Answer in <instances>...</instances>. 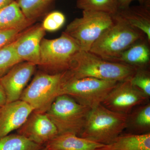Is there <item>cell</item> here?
I'll list each match as a JSON object with an SVG mask.
<instances>
[{
  "label": "cell",
  "instance_id": "obj_31",
  "mask_svg": "<svg viewBox=\"0 0 150 150\" xmlns=\"http://www.w3.org/2000/svg\"><path fill=\"white\" fill-rule=\"evenodd\" d=\"M46 150V149H45V148H43V150Z\"/></svg>",
  "mask_w": 150,
  "mask_h": 150
},
{
  "label": "cell",
  "instance_id": "obj_24",
  "mask_svg": "<svg viewBox=\"0 0 150 150\" xmlns=\"http://www.w3.org/2000/svg\"><path fill=\"white\" fill-rule=\"evenodd\" d=\"M131 83L148 97L150 96V76L144 68L138 69L130 79Z\"/></svg>",
  "mask_w": 150,
  "mask_h": 150
},
{
  "label": "cell",
  "instance_id": "obj_22",
  "mask_svg": "<svg viewBox=\"0 0 150 150\" xmlns=\"http://www.w3.org/2000/svg\"><path fill=\"white\" fill-rule=\"evenodd\" d=\"M14 41L0 48V78L15 65L23 62L16 54Z\"/></svg>",
  "mask_w": 150,
  "mask_h": 150
},
{
  "label": "cell",
  "instance_id": "obj_6",
  "mask_svg": "<svg viewBox=\"0 0 150 150\" xmlns=\"http://www.w3.org/2000/svg\"><path fill=\"white\" fill-rule=\"evenodd\" d=\"M114 22L113 16L109 14L83 11L82 16L70 23L64 32L75 40L81 51H89L93 43Z\"/></svg>",
  "mask_w": 150,
  "mask_h": 150
},
{
  "label": "cell",
  "instance_id": "obj_7",
  "mask_svg": "<svg viewBox=\"0 0 150 150\" xmlns=\"http://www.w3.org/2000/svg\"><path fill=\"white\" fill-rule=\"evenodd\" d=\"M81 51L75 40L63 33L58 38H43L40 43L39 66L52 74H59L70 69L75 56Z\"/></svg>",
  "mask_w": 150,
  "mask_h": 150
},
{
  "label": "cell",
  "instance_id": "obj_9",
  "mask_svg": "<svg viewBox=\"0 0 150 150\" xmlns=\"http://www.w3.org/2000/svg\"><path fill=\"white\" fill-rule=\"evenodd\" d=\"M148 98L129 79L118 82L101 104L111 111L129 115L134 107L144 103Z\"/></svg>",
  "mask_w": 150,
  "mask_h": 150
},
{
  "label": "cell",
  "instance_id": "obj_30",
  "mask_svg": "<svg viewBox=\"0 0 150 150\" xmlns=\"http://www.w3.org/2000/svg\"><path fill=\"white\" fill-rule=\"evenodd\" d=\"M2 106H0V110H1V108Z\"/></svg>",
  "mask_w": 150,
  "mask_h": 150
},
{
  "label": "cell",
  "instance_id": "obj_25",
  "mask_svg": "<svg viewBox=\"0 0 150 150\" xmlns=\"http://www.w3.org/2000/svg\"><path fill=\"white\" fill-rule=\"evenodd\" d=\"M65 21V16L62 13L54 11L46 17L41 25L45 30L55 31L62 27Z\"/></svg>",
  "mask_w": 150,
  "mask_h": 150
},
{
  "label": "cell",
  "instance_id": "obj_12",
  "mask_svg": "<svg viewBox=\"0 0 150 150\" xmlns=\"http://www.w3.org/2000/svg\"><path fill=\"white\" fill-rule=\"evenodd\" d=\"M45 34L42 25H37L20 33L14 41L17 54L23 62L39 66L40 63V46Z\"/></svg>",
  "mask_w": 150,
  "mask_h": 150
},
{
  "label": "cell",
  "instance_id": "obj_29",
  "mask_svg": "<svg viewBox=\"0 0 150 150\" xmlns=\"http://www.w3.org/2000/svg\"><path fill=\"white\" fill-rule=\"evenodd\" d=\"M13 1H14V0H0V9L8 5Z\"/></svg>",
  "mask_w": 150,
  "mask_h": 150
},
{
  "label": "cell",
  "instance_id": "obj_5",
  "mask_svg": "<svg viewBox=\"0 0 150 150\" xmlns=\"http://www.w3.org/2000/svg\"><path fill=\"white\" fill-rule=\"evenodd\" d=\"M118 82L93 78L76 79L68 76L65 71L60 93L69 96L79 103L92 109L101 104Z\"/></svg>",
  "mask_w": 150,
  "mask_h": 150
},
{
  "label": "cell",
  "instance_id": "obj_10",
  "mask_svg": "<svg viewBox=\"0 0 150 150\" xmlns=\"http://www.w3.org/2000/svg\"><path fill=\"white\" fill-rule=\"evenodd\" d=\"M36 66L29 62H22L0 78V83L5 93L6 103L20 100Z\"/></svg>",
  "mask_w": 150,
  "mask_h": 150
},
{
  "label": "cell",
  "instance_id": "obj_4",
  "mask_svg": "<svg viewBox=\"0 0 150 150\" xmlns=\"http://www.w3.org/2000/svg\"><path fill=\"white\" fill-rule=\"evenodd\" d=\"M91 109L63 94L56 97L46 114L56 126L58 135L72 134L79 137Z\"/></svg>",
  "mask_w": 150,
  "mask_h": 150
},
{
  "label": "cell",
  "instance_id": "obj_16",
  "mask_svg": "<svg viewBox=\"0 0 150 150\" xmlns=\"http://www.w3.org/2000/svg\"><path fill=\"white\" fill-rule=\"evenodd\" d=\"M116 14L131 26L143 32L150 43V13L149 5L129 6L119 9Z\"/></svg>",
  "mask_w": 150,
  "mask_h": 150
},
{
  "label": "cell",
  "instance_id": "obj_2",
  "mask_svg": "<svg viewBox=\"0 0 150 150\" xmlns=\"http://www.w3.org/2000/svg\"><path fill=\"white\" fill-rule=\"evenodd\" d=\"M112 16L113 24L93 43L89 52L112 62L123 51L146 36L116 14Z\"/></svg>",
  "mask_w": 150,
  "mask_h": 150
},
{
  "label": "cell",
  "instance_id": "obj_26",
  "mask_svg": "<svg viewBox=\"0 0 150 150\" xmlns=\"http://www.w3.org/2000/svg\"><path fill=\"white\" fill-rule=\"evenodd\" d=\"M21 31L18 29L0 30V48L13 41Z\"/></svg>",
  "mask_w": 150,
  "mask_h": 150
},
{
  "label": "cell",
  "instance_id": "obj_18",
  "mask_svg": "<svg viewBox=\"0 0 150 150\" xmlns=\"http://www.w3.org/2000/svg\"><path fill=\"white\" fill-rule=\"evenodd\" d=\"M31 23L26 18L16 1L0 9V30H22Z\"/></svg>",
  "mask_w": 150,
  "mask_h": 150
},
{
  "label": "cell",
  "instance_id": "obj_3",
  "mask_svg": "<svg viewBox=\"0 0 150 150\" xmlns=\"http://www.w3.org/2000/svg\"><path fill=\"white\" fill-rule=\"evenodd\" d=\"M128 115L111 111L100 104L91 109L79 137L100 144H111L127 127Z\"/></svg>",
  "mask_w": 150,
  "mask_h": 150
},
{
  "label": "cell",
  "instance_id": "obj_15",
  "mask_svg": "<svg viewBox=\"0 0 150 150\" xmlns=\"http://www.w3.org/2000/svg\"><path fill=\"white\" fill-rule=\"evenodd\" d=\"M149 43L145 38L138 41L123 51L112 62L125 64L137 69L144 68L150 61Z\"/></svg>",
  "mask_w": 150,
  "mask_h": 150
},
{
  "label": "cell",
  "instance_id": "obj_17",
  "mask_svg": "<svg viewBox=\"0 0 150 150\" xmlns=\"http://www.w3.org/2000/svg\"><path fill=\"white\" fill-rule=\"evenodd\" d=\"M100 150H150V133L121 134Z\"/></svg>",
  "mask_w": 150,
  "mask_h": 150
},
{
  "label": "cell",
  "instance_id": "obj_8",
  "mask_svg": "<svg viewBox=\"0 0 150 150\" xmlns=\"http://www.w3.org/2000/svg\"><path fill=\"white\" fill-rule=\"evenodd\" d=\"M64 72L37 74L24 89L20 100L29 105L33 112L46 113L56 97L61 95Z\"/></svg>",
  "mask_w": 150,
  "mask_h": 150
},
{
  "label": "cell",
  "instance_id": "obj_23",
  "mask_svg": "<svg viewBox=\"0 0 150 150\" xmlns=\"http://www.w3.org/2000/svg\"><path fill=\"white\" fill-rule=\"evenodd\" d=\"M52 0H18L17 1L23 13L28 20L40 15Z\"/></svg>",
  "mask_w": 150,
  "mask_h": 150
},
{
  "label": "cell",
  "instance_id": "obj_11",
  "mask_svg": "<svg viewBox=\"0 0 150 150\" xmlns=\"http://www.w3.org/2000/svg\"><path fill=\"white\" fill-rule=\"evenodd\" d=\"M17 134L35 144L44 146L58 135L56 126L46 113L33 112Z\"/></svg>",
  "mask_w": 150,
  "mask_h": 150
},
{
  "label": "cell",
  "instance_id": "obj_14",
  "mask_svg": "<svg viewBox=\"0 0 150 150\" xmlns=\"http://www.w3.org/2000/svg\"><path fill=\"white\" fill-rule=\"evenodd\" d=\"M104 144L74 134L58 135L44 146L46 150H100Z\"/></svg>",
  "mask_w": 150,
  "mask_h": 150
},
{
  "label": "cell",
  "instance_id": "obj_21",
  "mask_svg": "<svg viewBox=\"0 0 150 150\" xmlns=\"http://www.w3.org/2000/svg\"><path fill=\"white\" fill-rule=\"evenodd\" d=\"M77 6L82 11L102 12L111 16L119 9L118 0H78Z\"/></svg>",
  "mask_w": 150,
  "mask_h": 150
},
{
  "label": "cell",
  "instance_id": "obj_27",
  "mask_svg": "<svg viewBox=\"0 0 150 150\" xmlns=\"http://www.w3.org/2000/svg\"><path fill=\"white\" fill-rule=\"evenodd\" d=\"M134 1H138L142 5H149L147 3L149 0H118V8L122 9L129 7L131 3Z\"/></svg>",
  "mask_w": 150,
  "mask_h": 150
},
{
  "label": "cell",
  "instance_id": "obj_19",
  "mask_svg": "<svg viewBox=\"0 0 150 150\" xmlns=\"http://www.w3.org/2000/svg\"><path fill=\"white\" fill-rule=\"evenodd\" d=\"M44 148L18 134H8L0 139V150H42Z\"/></svg>",
  "mask_w": 150,
  "mask_h": 150
},
{
  "label": "cell",
  "instance_id": "obj_1",
  "mask_svg": "<svg viewBox=\"0 0 150 150\" xmlns=\"http://www.w3.org/2000/svg\"><path fill=\"white\" fill-rule=\"evenodd\" d=\"M137 69L129 65L104 60L89 51H80L66 73L76 79L89 77L121 82L130 79Z\"/></svg>",
  "mask_w": 150,
  "mask_h": 150
},
{
  "label": "cell",
  "instance_id": "obj_13",
  "mask_svg": "<svg viewBox=\"0 0 150 150\" xmlns=\"http://www.w3.org/2000/svg\"><path fill=\"white\" fill-rule=\"evenodd\" d=\"M33 111L29 105L21 100L2 106L0 110V139L19 129Z\"/></svg>",
  "mask_w": 150,
  "mask_h": 150
},
{
  "label": "cell",
  "instance_id": "obj_20",
  "mask_svg": "<svg viewBox=\"0 0 150 150\" xmlns=\"http://www.w3.org/2000/svg\"><path fill=\"white\" fill-rule=\"evenodd\" d=\"M129 124L139 134L150 133V103L139 108L130 115H128L127 126Z\"/></svg>",
  "mask_w": 150,
  "mask_h": 150
},
{
  "label": "cell",
  "instance_id": "obj_28",
  "mask_svg": "<svg viewBox=\"0 0 150 150\" xmlns=\"http://www.w3.org/2000/svg\"><path fill=\"white\" fill-rule=\"evenodd\" d=\"M6 103V98L5 93L0 83V106H3Z\"/></svg>",
  "mask_w": 150,
  "mask_h": 150
}]
</instances>
